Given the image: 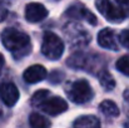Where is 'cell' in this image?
<instances>
[{
    "label": "cell",
    "instance_id": "obj_1",
    "mask_svg": "<svg viewBox=\"0 0 129 128\" xmlns=\"http://www.w3.org/2000/svg\"><path fill=\"white\" fill-rule=\"evenodd\" d=\"M1 42L3 45L14 54L28 53L30 48V38L24 32H20L15 28H6L1 33Z\"/></svg>",
    "mask_w": 129,
    "mask_h": 128
},
{
    "label": "cell",
    "instance_id": "obj_2",
    "mask_svg": "<svg viewBox=\"0 0 129 128\" xmlns=\"http://www.w3.org/2000/svg\"><path fill=\"white\" fill-rule=\"evenodd\" d=\"M42 53L50 60H58L64 53V43L56 34L46 32L43 37Z\"/></svg>",
    "mask_w": 129,
    "mask_h": 128
},
{
    "label": "cell",
    "instance_id": "obj_3",
    "mask_svg": "<svg viewBox=\"0 0 129 128\" xmlns=\"http://www.w3.org/2000/svg\"><path fill=\"white\" fill-rule=\"evenodd\" d=\"M95 6L98 11L109 21L118 23L124 20L129 15V9L114 5L110 0H95Z\"/></svg>",
    "mask_w": 129,
    "mask_h": 128
},
{
    "label": "cell",
    "instance_id": "obj_4",
    "mask_svg": "<svg viewBox=\"0 0 129 128\" xmlns=\"http://www.w3.org/2000/svg\"><path fill=\"white\" fill-rule=\"evenodd\" d=\"M69 99L77 104H83L93 98V89L85 79H79L72 83L70 88L67 90Z\"/></svg>",
    "mask_w": 129,
    "mask_h": 128
},
{
    "label": "cell",
    "instance_id": "obj_5",
    "mask_svg": "<svg viewBox=\"0 0 129 128\" xmlns=\"http://www.w3.org/2000/svg\"><path fill=\"white\" fill-rule=\"evenodd\" d=\"M39 108L49 116H58L68 109V103L60 97L50 95L39 106Z\"/></svg>",
    "mask_w": 129,
    "mask_h": 128
},
{
    "label": "cell",
    "instance_id": "obj_6",
    "mask_svg": "<svg viewBox=\"0 0 129 128\" xmlns=\"http://www.w3.org/2000/svg\"><path fill=\"white\" fill-rule=\"evenodd\" d=\"M19 97H20V94H19V90L15 84H13L10 82H5V83L0 84V99L3 100V103L5 106H8V107L15 106Z\"/></svg>",
    "mask_w": 129,
    "mask_h": 128
},
{
    "label": "cell",
    "instance_id": "obj_7",
    "mask_svg": "<svg viewBox=\"0 0 129 128\" xmlns=\"http://www.w3.org/2000/svg\"><path fill=\"white\" fill-rule=\"evenodd\" d=\"M67 15H68L69 18H73V19L85 20L90 25H96V23H98L96 16H95L90 10H88L86 8H84L82 4H74V5H72V6L67 10Z\"/></svg>",
    "mask_w": 129,
    "mask_h": 128
},
{
    "label": "cell",
    "instance_id": "obj_8",
    "mask_svg": "<svg viewBox=\"0 0 129 128\" xmlns=\"http://www.w3.org/2000/svg\"><path fill=\"white\" fill-rule=\"evenodd\" d=\"M48 16V10L40 3H30L25 8V19L30 23L42 21Z\"/></svg>",
    "mask_w": 129,
    "mask_h": 128
},
{
    "label": "cell",
    "instance_id": "obj_9",
    "mask_svg": "<svg viewBox=\"0 0 129 128\" xmlns=\"http://www.w3.org/2000/svg\"><path fill=\"white\" fill-rule=\"evenodd\" d=\"M46 75H48V72H46L45 67L40 65V64H35V65H31V67L25 69V72L23 74V78L26 83L35 84L38 82L44 81L46 78Z\"/></svg>",
    "mask_w": 129,
    "mask_h": 128
},
{
    "label": "cell",
    "instance_id": "obj_10",
    "mask_svg": "<svg viewBox=\"0 0 129 128\" xmlns=\"http://www.w3.org/2000/svg\"><path fill=\"white\" fill-rule=\"evenodd\" d=\"M98 44L102 48L110 49V50H114V52L118 50V48H119L115 33L112 29H108V28L102 29L99 32V34H98Z\"/></svg>",
    "mask_w": 129,
    "mask_h": 128
},
{
    "label": "cell",
    "instance_id": "obj_11",
    "mask_svg": "<svg viewBox=\"0 0 129 128\" xmlns=\"http://www.w3.org/2000/svg\"><path fill=\"white\" fill-rule=\"evenodd\" d=\"M73 126L74 128H100V122L95 116L88 114L77 118Z\"/></svg>",
    "mask_w": 129,
    "mask_h": 128
},
{
    "label": "cell",
    "instance_id": "obj_12",
    "mask_svg": "<svg viewBox=\"0 0 129 128\" xmlns=\"http://www.w3.org/2000/svg\"><path fill=\"white\" fill-rule=\"evenodd\" d=\"M99 109L103 114H105L107 117H118L119 116V108L118 106L113 102V100H109V99H105L103 100L100 104H99Z\"/></svg>",
    "mask_w": 129,
    "mask_h": 128
},
{
    "label": "cell",
    "instance_id": "obj_13",
    "mask_svg": "<svg viewBox=\"0 0 129 128\" xmlns=\"http://www.w3.org/2000/svg\"><path fill=\"white\" fill-rule=\"evenodd\" d=\"M29 124L31 128H48L50 122L39 113H31L29 117Z\"/></svg>",
    "mask_w": 129,
    "mask_h": 128
},
{
    "label": "cell",
    "instance_id": "obj_14",
    "mask_svg": "<svg viewBox=\"0 0 129 128\" xmlns=\"http://www.w3.org/2000/svg\"><path fill=\"white\" fill-rule=\"evenodd\" d=\"M99 83L105 90H112L115 87V81H114L113 75L107 70H102L99 73Z\"/></svg>",
    "mask_w": 129,
    "mask_h": 128
},
{
    "label": "cell",
    "instance_id": "obj_15",
    "mask_svg": "<svg viewBox=\"0 0 129 128\" xmlns=\"http://www.w3.org/2000/svg\"><path fill=\"white\" fill-rule=\"evenodd\" d=\"M50 95H51V94H50L49 90L40 89V90H38V92H35V93L33 94V97H31V104H33L34 107H39L44 100H45L48 97H50Z\"/></svg>",
    "mask_w": 129,
    "mask_h": 128
},
{
    "label": "cell",
    "instance_id": "obj_16",
    "mask_svg": "<svg viewBox=\"0 0 129 128\" xmlns=\"http://www.w3.org/2000/svg\"><path fill=\"white\" fill-rule=\"evenodd\" d=\"M115 65H117V69L120 73H123L124 75L129 77V55H124L120 59H118Z\"/></svg>",
    "mask_w": 129,
    "mask_h": 128
},
{
    "label": "cell",
    "instance_id": "obj_17",
    "mask_svg": "<svg viewBox=\"0 0 129 128\" xmlns=\"http://www.w3.org/2000/svg\"><path fill=\"white\" fill-rule=\"evenodd\" d=\"M119 42L123 46L128 48L129 49V29H125L123 30L120 34H119Z\"/></svg>",
    "mask_w": 129,
    "mask_h": 128
},
{
    "label": "cell",
    "instance_id": "obj_18",
    "mask_svg": "<svg viewBox=\"0 0 129 128\" xmlns=\"http://www.w3.org/2000/svg\"><path fill=\"white\" fill-rule=\"evenodd\" d=\"M6 16H8V9H6V6L3 4V1L0 0V21H3Z\"/></svg>",
    "mask_w": 129,
    "mask_h": 128
},
{
    "label": "cell",
    "instance_id": "obj_19",
    "mask_svg": "<svg viewBox=\"0 0 129 128\" xmlns=\"http://www.w3.org/2000/svg\"><path fill=\"white\" fill-rule=\"evenodd\" d=\"M123 97H124V100L129 104V89H127V90L123 93Z\"/></svg>",
    "mask_w": 129,
    "mask_h": 128
},
{
    "label": "cell",
    "instance_id": "obj_20",
    "mask_svg": "<svg viewBox=\"0 0 129 128\" xmlns=\"http://www.w3.org/2000/svg\"><path fill=\"white\" fill-rule=\"evenodd\" d=\"M4 63H5V59H4V55L0 53V69L4 67Z\"/></svg>",
    "mask_w": 129,
    "mask_h": 128
},
{
    "label": "cell",
    "instance_id": "obj_21",
    "mask_svg": "<svg viewBox=\"0 0 129 128\" xmlns=\"http://www.w3.org/2000/svg\"><path fill=\"white\" fill-rule=\"evenodd\" d=\"M115 1L120 5H128L129 4V0H115Z\"/></svg>",
    "mask_w": 129,
    "mask_h": 128
},
{
    "label": "cell",
    "instance_id": "obj_22",
    "mask_svg": "<svg viewBox=\"0 0 129 128\" xmlns=\"http://www.w3.org/2000/svg\"><path fill=\"white\" fill-rule=\"evenodd\" d=\"M125 128H129V118H128V121L125 122Z\"/></svg>",
    "mask_w": 129,
    "mask_h": 128
}]
</instances>
